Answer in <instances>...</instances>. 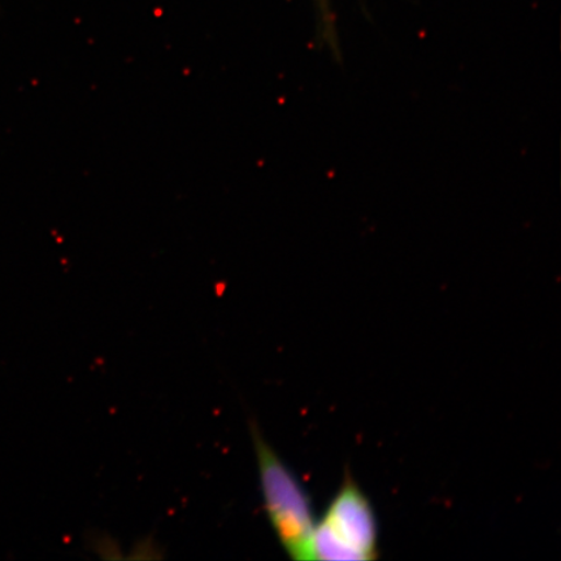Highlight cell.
Masks as SVG:
<instances>
[{
	"mask_svg": "<svg viewBox=\"0 0 561 561\" xmlns=\"http://www.w3.org/2000/svg\"><path fill=\"white\" fill-rule=\"evenodd\" d=\"M378 526L374 507L357 483L346 477L316 523L310 560L369 561L377 559Z\"/></svg>",
	"mask_w": 561,
	"mask_h": 561,
	"instance_id": "2",
	"label": "cell"
},
{
	"mask_svg": "<svg viewBox=\"0 0 561 561\" xmlns=\"http://www.w3.org/2000/svg\"><path fill=\"white\" fill-rule=\"evenodd\" d=\"M316 3H318L321 12L322 32H324L325 39L329 42V45H331L333 50L339 53V50H336L334 18L331 9V0H316Z\"/></svg>",
	"mask_w": 561,
	"mask_h": 561,
	"instance_id": "3",
	"label": "cell"
},
{
	"mask_svg": "<svg viewBox=\"0 0 561 561\" xmlns=\"http://www.w3.org/2000/svg\"><path fill=\"white\" fill-rule=\"evenodd\" d=\"M251 437L264 510L272 529L287 556L294 560L308 561L316 525L310 496L296 474L264 439L256 424H251Z\"/></svg>",
	"mask_w": 561,
	"mask_h": 561,
	"instance_id": "1",
	"label": "cell"
}]
</instances>
